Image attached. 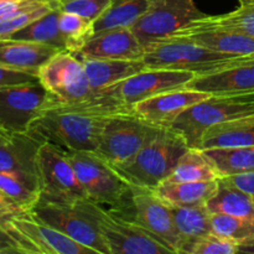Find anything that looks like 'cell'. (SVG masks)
Wrapping results in <instances>:
<instances>
[{
  "label": "cell",
  "mask_w": 254,
  "mask_h": 254,
  "mask_svg": "<svg viewBox=\"0 0 254 254\" xmlns=\"http://www.w3.org/2000/svg\"><path fill=\"white\" fill-rule=\"evenodd\" d=\"M208 96L210 94L184 87L164 92L135 104L131 113L153 126L169 128L184 111Z\"/></svg>",
  "instance_id": "17"
},
{
  "label": "cell",
  "mask_w": 254,
  "mask_h": 254,
  "mask_svg": "<svg viewBox=\"0 0 254 254\" xmlns=\"http://www.w3.org/2000/svg\"><path fill=\"white\" fill-rule=\"evenodd\" d=\"M150 0H113L93 22V34L112 29H131L146 11Z\"/></svg>",
  "instance_id": "28"
},
{
  "label": "cell",
  "mask_w": 254,
  "mask_h": 254,
  "mask_svg": "<svg viewBox=\"0 0 254 254\" xmlns=\"http://www.w3.org/2000/svg\"><path fill=\"white\" fill-rule=\"evenodd\" d=\"M222 179H225L227 183H230L235 188L247 192L248 195L254 196V171L247 174H241V175L227 176V178Z\"/></svg>",
  "instance_id": "41"
},
{
  "label": "cell",
  "mask_w": 254,
  "mask_h": 254,
  "mask_svg": "<svg viewBox=\"0 0 254 254\" xmlns=\"http://www.w3.org/2000/svg\"><path fill=\"white\" fill-rule=\"evenodd\" d=\"M193 0H150L146 11L131 27L144 47L166 39L196 19L202 17Z\"/></svg>",
  "instance_id": "12"
},
{
  "label": "cell",
  "mask_w": 254,
  "mask_h": 254,
  "mask_svg": "<svg viewBox=\"0 0 254 254\" xmlns=\"http://www.w3.org/2000/svg\"><path fill=\"white\" fill-rule=\"evenodd\" d=\"M37 77L55 98L54 106H81L97 96L87 78L82 60L68 51H60L52 56L41 66Z\"/></svg>",
  "instance_id": "8"
},
{
  "label": "cell",
  "mask_w": 254,
  "mask_h": 254,
  "mask_svg": "<svg viewBox=\"0 0 254 254\" xmlns=\"http://www.w3.org/2000/svg\"><path fill=\"white\" fill-rule=\"evenodd\" d=\"M218 180L212 181H171L165 180L154 189V192L168 205H206L216 193Z\"/></svg>",
  "instance_id": "24"
},
{
  "label": "cell",
  "mask_w": 254,
  "mask_h": 254,
  "mask_svg": "<svg viewBox=\"0 0 254 254\" xmlns=\"http://www.w3.org/2000/svg\"><path fill=\"white\" fill-rule=\"evenodd\" d=\"M55 98L39 82L0 87V129L9 134L29 130Z\"/></svg>",
  "instance_id": "11"
},
{
  "label": "cell",
  "mask_w": 254,
  "mask_h": 254,
  "mask_svg": "<svg viewBox=\"0 0 254 254\" xmlns=\"http://www.w3.org/2000/svg\"><path fill=\"white\" fill-rule=\"evenodd\" d=\"M68 155L87 198L122 215L133 213L131 186L111 164L93 151H81Z\"/></svg>",
  "instance_id": "5"
},
{
  "label": "cell",
  "mask_w": 254,
  "mask_h": 254,
  "mask_svg": "<svg viewBox=\"0 0 254 254\" xmlns=\"http://www.w3.org/2000/svg\"><path fill=\"white\" fill-rule=\"evenodd\" d=\"M60 51L56 47L39 42L0 40V64L37 76L41 66Z\"/></svg>",
  "instance_id": "21"
},
{
  "label": "cell",
  "mask_w": 254,
  "mask_h": 254,
  "mask_svg": "<svg viewBox=\"0 0 254 254\" xmlns=\"http://www.w3.org/2000/svg\"><path fill=\"white\" fill-rule=\"evenodd\" d=\"M186 87L210 96L253 94L254 57L236 62L210 73L197 74Z\"/></svg>",
  "instance_id": "16"
},
{
  "label": "cell",
  "mask_w": 254,
  "mask_h": 254,
  "mask_svg": "<svg viewBox=\"0 0 254 254\" xmlns=\"http://www.w3.org/2000/svg\"><path fill=\"white\" fill-rule=\"evenodd\" d=\"M41 198L74 205L87 198L69 155L50 143H44L37 155Z\"/></svg>",
  "instance_id": "10"
},
{
  "label": "cell",
  "mask_w": 254,
  "mask_h": 254,
  "mask_svg": "<svg viewBox=\"0 0 254 254\" xmlns=\"http://www.w3.org/2000/svg\"><path fill=\"white\" fill-rule=\"evenodd\" d=\"M203 151L213 163L220 178L254 171V145L206 149Z\"/></svg>",
  "instance_id": "30"
},
{
  "label": "cell",
  "mask_w": 254,
  "mask_h": 254,
  "mask_svg": "<svg viewBox=\"0 0 254 254\" xmlns=\"http://www.w3.org/2000/svg\"><path fill=\"white\" fill-rule=\"evenodd\" d=\"M0 193L25 213L31 212L41 197L39 180L9 171H0Z\"/></svg>",
  "instance_id": "26"
},
{
  "label": "cell",
  "mask_w": 254,
  "mask_h": 254,
  "mask_svg": "<svg viewBox=\"0 0 254 254\" xmlns=\"http://www.w3.org/2000/svg\"><path fill=\"white\" fill-rule=\"evenodd\" d=\"M133 213L131 220L150 235L179 253L180 238L174 223L170 206L164 202L153 190L131 188Z\"/></svg>",
  "instance_id": "14"
},
{
  "label": "cell",
  "mask_w": 254,
  "mask_h": 254,
  "mask_svg": "<svg viewBox=\"0 0 254 254\" xmlns=\"http://www.w3.org/2000/svg\"><path fill=\"white\" fill-rule=\"evenodd\" d=\"M160 129L133 113L116 114L107 119L99 145L93 153L112 166L121 165L153 140Z\"/></svg>",
  "instance_id": "9"
},
{
  "label": "cell",
  "mask_w": 254,
  "mask_h": 254,
  "mask_svg": "<svg viewBox=\"0 0 254 254\" xmlns=\"http://www.w3.org/2000/svg\"><path fill=\"white\" fill-rule=\"evenodd\" d=\"M0 253H22L37 254L31 243L22 237L0 225Z\"/></svg>",
  "instance_id": "38"
},
{
  "label": "cell",
  "mask_w": 254,
  "mask_h": 254,
  "mask_svg": "<svg viewBox=\"0 0 254 254\" xmlns=\"http://www.w3.org/2000/svg\"><path fill=\"white\" fill-rule=\"evenodd\" d=\"M81 60L94 92L108 88L146 68L141 60Z\"/></svg>",
  "instance_id": "22"
},
{
  "label": "cell",
  "mask_w": 254,
  "mask_h": 254,
  "mask_svg": "<svg viewBox=\"0 0 254 254\" xmlns=\"http://www.w3.org/2000/svg\"><path fill=\"white\" fill-rule=\"evenodd\" d=\"M253 198H254V196H253Z\"/></svg>",
  "instance_id": "48"
},
{
  "label": "cell",
  "mask_w": 254,
  "mask_h": 254,
  "mask_svg": "<svg viewBox=\"0 0 254 254\" xmlns=\"http://www.w3.org/2000/svg\"><path fill=\"white\" fill-rule=\"evenodd\" d=\"M195 74L188 71L145 68L113 86L97 92L98 102L114 114H129L135 104L154 96L184 88Z\"/></svg>",
  "instance_id": "4"
},
{
  "label": "cell",
  "mask_w": 254,
  "mask_h": 254,
  "mask_svg": "<svg viewBox=\"0 0 254 254\" xmlns=\"http://www.w3.org/2000/svg\"><path fill=\"white\" fill-rule=\"evenodd\" d=\"M217 170L202 149L189 148L181 155L173 174L166 180L171 181H212L218 180Z\"/></svg>",
  "instance_id": "29"
},
{
  "label": "cell",
  "mask_w": 254,
  "mask_h": 254,
  "mask_svg": "<svg viewBox=\"0 0 254 254\" xmlns=\"http://www.w3.org/2000/svg\"><path fill=\"white\" fill-rule=\"evenodd\" d=\"M188 149L180 134L170 128H161L133 158L113 168L131 188L154 190L173 174Z\"/></svg>",
  "instance_id": "2"
},
{
  "label": "cell",
  "mask_w": 254,
  "mask_h": 254,
  "mask_svg": "<svg viewBox=\"0 0 254 254\" xmlns=\"http://www.w3.org/2000/svg\"><path fill=\"white\" fill-rule=\"evenodd\" d=\"M211 227L213 233L236 241L240 245L254 238V218L212 213Z\"/></svg>",
  "instance_id": "34"
},
{
  "label": "cell",
  "mask_w": 254,
  "mask_h": 254,
  "mask_svg": "<svg viewBox=\"0 0 254 254\" xmlns=\"http://www.w3.org/2000/svg\"><path fill=\"white\" fill-rule=\"evenodd\" d=\"M88 217L106 242L109 254H166L170 247L154 237L128 216L104 207L89 198L74 203Z\"/></svg>",
  "instance_id": "3"
},
{
  "label": "cell",
  "mask_w": 254,
  "mask_h": 254,
  "mask_svg": "<svg viewBox=\"0 0 254 254\" xmlns=\"http://www.w3.org/2000/svg\"><path fill=\"white\" fill-rule=\"evenodd\" d=\"M238 253H251L254 254V238L247 241V242L241 243L238 247Z\"/></svg>",
  "instance_id": "43"
},
{
  "label": "cell",
  "mask_w": 254,
  "mask_h": 254,
  "mask_svg": "<svg viewBox=\"0 0 254 254\" xmlns=\"http://www.w3.org/2000/svg\"><path fill=\"white\" fill-rule=\"evenodd\" d=\"M30 215L91 248L94 254H109L108 247L94 223L74 205L52 202L40 197Z\"/></svg>",
  "instance_id": "13"
},
{
  "label": "cell",
  "mask_w": 254,
  "mask_h": 254,
  "mask_svg": "<svg viewBox=\"0 0 254 254\" xmlns=\"http://www.w3.org/2000/svg\"><path fill=\"white\" fill-rule=\"evenodd\" d=\"M169 37L191 40L228 56L254 57V37L227 27L200 24L193 20Z\"/></svg>",
  "instance_id": "15"
},
{
  "label": "cell",
  "mask_w": 254,
  "mask_h": 254,
  "mask_svg": "<svg viewBox=\"0 0 254 254\" xmlns=\"http://www.w3.org/2000/svg\"><path fill=\"white\" fill-rule=\"evenodd\" d=\"M251 116H254V93L208 96L184 111L169 128L180 134L189 148L200 149L201 139L208 128Z\"/></svg>",
  "instance_id": "7"
},
{
  "label": "cell",
  "mask_w": 254,
  "mask_h": 254,
  "mask_svg": "<svg viewBox=\"0 0 254 254\" xmlns=\"http://www.w3.org/2000/svg\"><path fill=\"white\" fill-rule=\"evenodd\" d=\"M36 1L39 0H4V1H0V17L22 9V7L29 6Z\"/></svg>",
  "instance_id": "42"
},
{
  "label": "cell",
  "mask_w": 254,
  "mask_h": 254,
  "mask_svg": "<svg viewBox=\"0 0 254 254\" xmlns=\"http://www.w3.org/2000/svg\"><path fill=\"white\" fill-rule=\"evenodd\" d=\"M254 145V116L217 124L203 134L200 149L237 148Z\"/></svg>",
  "instance_id": "23"
},
{
  "label": "cell",
  "mask_w": 254,
  "mask_h": 254,
  "mask_svg": "<svg viewBox=\"0 0 254 254\" xmlns=\"http://www.w3.org/2000/svg\"><path fill=\"white\" fill-rule=\"evenodd\" d=\"M10 135H11V134L6 133V131H4V130H1V129H0V144L4 143V141L6 140V139L9 138Z\"/></svg>",
  "instance_id": "44"
},
{
  "label": "cell",
  "mask_w": 254,
  "mask_h": 254,
  "mask_svg": "<svg viewBox=\"0 0 254 254\" xmlns=\"http://www.w3.org/2000/svg\"><path fill=\"white\" fill-rule=\"evenodd\" d=\"M44 141L29 130L11 134L0 144V171L16 173L39 180L37 155Z\"/></svg>",
  "instance_id": "20"
},
{
  "label": "cell",
  "mask_w": 254,
  "mask_h": 254,
  "mask_svg": "<svg viewBox=\"0 0 254 254\" xmlns=\"http://www.w3.org/2000/svg\"><path fill=\"white\" fill-rule=\"evenodd\" d=\"M46 1H55V0H46Z\"/></svg>",
  "instance_id": "46"
},
{
  "label": "cell",
  "mask_w": 254,
  "mask_h": 254,
  "mask_svg": "<svg viewBox=\"0 0 254 254\" xmlns=\"http://www.w3.org/2000/svg\"><path fill=\"white\" fill-rule=\"evenodd\" d=\"M240 243L210 232L190 246L186 254H236Z\"/></svg>",
  "instance_id": "37"
},
{
  "label": "cell",
  "mask_w": 254,
  "mask_h": 254,
  "mask_svg": "<svg viewBox=\"0 0 254 254\" xmlns=\"http://www.w3.org/2000/svg\"><path fill=\"white\" fill-rule=\"evenodd\" d=\"M9 39L21 40V41L39 42L50 45L61 51H67L66 41L59 27V10L52 9L44 16L39 17L24 29L15 32Z\"/></svg>",
  "instance_id": "31"
},
{
  "label": "cell",
  "mask_w": 254,
  "mask_h": 254,
  "mask_svg": "<svg viewBox=\"0 0 254 254\" xmlns=\"http://www.w3.org/2000/svg\"><path fill=\"white\" fill-rule=\"evenodd\" d=\"M59 27L66 41L67 51L74 55L93 35V22L71 12L59 11Z\"/></svg>",
  "instance_id": "33"
},
{
  "label": "cell",
  "mask_w": 254,
  "mask_h": 254,
  "mask_svg": "<svg viewBox=\"0 0 254 254\" xmlns=\"http://www.w3.org/2000/svg\"><path fill=\"white\" fill-rule=\"evenodd\" d=\"M195 21L212 26L227 27L254 37V4H241L238 9L222 15H203Z\"/></svg>",
  "instance_id": "35"
},
{
  "label": "cell",
  "mask_w": 254,
  "mask_h": 254,
  "mask_svg": "<svg viewBox=\"0 0 254 254\" xmlns=\"http://www.w3.org/2000/svg\"><path fill=\"white\" fill-rule=\"evenodd\" d=\"M35 82H39V77L36 74L17 71V69H12L0 64V87L35 83Z\"/></svg>",
  "instance_id": "39"
},
{
  "label": "cell",
  "mask_w": 254,
  "mask_h": 254,
  "mask_svg": "<svg viewBox=\"0 0 254 254\" xmlns=\"http://www.w3.org/2000/svg\"><path fill=\"white\" fill-rule=\"evenodd\" d=\"M211 213L254 218V198L245 191L235 188L225 179H218V188L215 195L206 203Z\"/></svg>",
  "instance_id": "27"
},
{
  "label": "cell",
  "mask_w": 254,
  "mask_h": 254,
  "mask_svg": "<svg viewBox=\"0 0 254 254\" xmlns=\"http://www.w3.org/2000/svg\"><path fill=\"white\" fill-rule=\"evenodd\" d=\"M240 4H254V0H238Z\"/></svg>",
  "instance_id": "45"
},
{
  "label": "cell",
  "mask_w": 254,
  "mask_h": 254,
  "mask_svg": "<svg viewBox=\"0 0 254 254\" xmlns=\"http://www.w3.org/2000/svg\"><path fill=\"white\" fill-rule=\"evenodd\" d=\"M145 47L131 29H112L92 35L77 56L96 60H141Z\"/></svg>",
  "instance_id": "18"
},
{
  "label": "cell",
  "mask_w": 254,
  "mask_h": 254,
  "mask_svg": "<svg viewBox=\"0 0 254 254\" xmlns=\"http://www.w3.org/2000/svg\"><path fill=\"white\" fill-rule=\"evenodd\" d=\"M54 7L62 12H71L94 22L109 6L113 0H55Z\"/></svg>",
  "instance_id": "36"
},
{
  "label": "cell",
  "mask_w": 254,
  "mask_h": 254,
  "mask_svg": "<svg viewBox=\"0 0 254 254\" xmlns=\"http://www.w3.org/2000/svg\"><path fill=\"white\" fill-rule=\"evenodd\" d=\"M116 114L86 106H52L30 126L29 131L44 143L67 154L96 151L107 119Z\"/></svg>",
  "instance_id": "1"
},
{
  "label": "cell",
  "mask_w": 254,
  "mask_h": 254,
  "mask_svg": "<svg viewBox=\"0 0 254 254\" xmlns=\"http://www.w3.org/2000/svg\"><path fill=\"white\" fill-rule=\"evenodd\" d=\"M11 226L31 243L37 254H94L91 248L67 237L31 215L14 218Z\"/></svg>",
  "instance_id": "19"
},
{
  "label": "cell",
  "mask_w": 254,
  "mask_h": 254,
  "mask_svg": "<svg viewBox=\"0 0 254 254\" xmlns=\"http://www.w3.org/2000/svg\"><path fill=\"white\" fill-rule=\"evenodd\" d=\"M253 57H233L207 49L191 40L168 37L145 47L141 59L146 68L188 71L195 76L217 71Z\"/></svg>",
  "instance_id": "6"
},
{
  "label": "cell",
  "mask_w": 254,
  "mask_h": 254,
  "mask_svg": "<svg viewBox=\"0 0 254 254\" xmlns=\"http://www.w3.org/2000/svg\"><path fill=\"white\" fill-rule=\"evenodd\" d=\"M170 206L174 223L180 238L179 253H188L195 241L212 232L211 215L206 205L197 206Z\"/></svg>",
  "instance_id": "25"
},
{
  "label": "cell",
  "mask_w": 254,
  "mask_h": 254,
  "mask_svg": "<svg viewBox=\"0 0 254 254\" xmlns=\"http://www.w3.org/2000/svg\"><path fill=\"white\" fill-rule=\"evenodd\" d=\"M0 1H4V0H0Z\"/></svg>",
  "instance_id": "47"
},
{
  "label": "cell",
  "mask_w": 254,
  "mask_h": 254,
  "mask_svg": "<svg viewBox=\"0 0 254 254\" xmlns=\"http://www.w3.org/2000/svg\"><path fill=\"white\" fill-rule=\"evenodd\" d=\"M24 215H30V213L22 212L21 210L15 207L14 205L9 202L4 196L0 193V225L4 226L5 228H7L9 231L15 233H19L14 227L11 226V222L14 218L20 217V216Z\"/></svg>",
  "instance_id": "40"
},
{
  "label": "cell",
  "mask_w": 254,
  "mask_h": 254,
  "mask_svg": "<svg viewBox=\"0 0 254 254\" xmlns=\"http://www.w3.org/2000/svg\"><path fill=\"white\" fill-rule=\"evenodd\" d=\"M52 9H55L54 2L39 0V1L29 5V6L4 15V16L0 17V40L9 39L15 32L24 29L25 26L31 24L39 17L44 16Z\"/></svg>",
  "instance_id": "32"
}]
</instances>
